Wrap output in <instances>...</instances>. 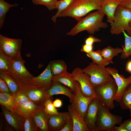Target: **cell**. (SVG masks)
<instances>
[{
  "label": "cell",
  "mask_w": 131,
  "mask_h": 131,
  "mask_svg": "<svg viewBox=\"0 0 131 131\" xmlns=\"http://www.w3.org/2000/svg\"><path fill=\"white\" fill-rule=\"evenodd\" d=\"M105 15L98 10L89 13L78 21L76 25L66 34L74 36L85 31L93 35L101 28H107L108 26L107 23L103 21Z\"/></svg>",
  "instance_id": "cell-1"
},
{
  "label": "cell",
  "mask_w": 131,
  "mask_h": 131,
  "mask_svg": "<svg viewBox=\"0 0 131 131\" xmlns=\"http://www.w3.org/2000/svg\"><path fill=\"white\" fill-rule=\"evenodd\" d=\"M105 0H74L59 17H69L78 21L91 11L98 10Z\"/></svg>",
  "instance_id": "cell-2"
},
{
  "label": "cell",
  "mask_w": 131,
  "mask_h": 131,
  "mask_svg": "<svg viewBox=\"0 0 131 131\" xmlns=\"http://www.w3.org/2000/svg\"><path fill=\"white\" fill-rule=\"evenodd\" d=\"M109 109L102 103L101 105L95 123V131H114L115 125L122 123V117L112 114Z\"/></svg>",
  "instance_id": "cell-3"
},
{
  "label": "cell",
  "mask_w": 131,
  "mask_h": 131,
  "mask_svg": "<svg viewBox=\"0 0 131 131\" xmlns=\"http://www.w3.org/2000/svg\"><path fill=\"white\" fill-rule=\"evenodd\" d=\"M131 21V9L119 5L115 10L113 23L111 25L110 33L113 34L118 35L124 31L131 36L130 26Z\"/></svg>",
  "instance_id": "cell-4"
},
{
  "label": "cell",
  "mask_w": 131,
  "mask_h": 131,
  "mask_svg": "<svg viewBox=\"0 0 131 131\" xmlns=\"http://www.w3.org/2000/svg\"><path fill=\"white\" fill-rule=\"evenodd\" d=\"M82 70L88 75L94 88L104 85L114 80L106 68L92 62Z\"/></svg>",
  "instance_id": "cell-5"
},
{
  "label": "cell",
  "mask_w": 131,
  "mask_h": 131,
  "mask_svg": "<svg viewBox=\"0 0 131 131\" xmlns=\"http://www.w3.org/2000/svg\"><path fill=\"white\" fill-rule=\"evenodd\" d=\"M96 97L109 109L115 108L114 97L117 90V87L114 80L102 86L94 88Z\"/></svg>",
  "instance_id": "cell-6"
},
{
  "label": "cell",
  "mask_w": 131,
  "mask_h": 131,
  "mask_svg": "<svg viewBox=\"0 0 131 131\" xmlns=\"http://www.w3.org/2000/svg\"><path fill=\"white\" fill-rule=\"evenodd\" d=\"M12 71L9 74L20 88L34 77L25 68V61L21 57L16 60L12 59Z\"/></svg>",
  "instance_id": "cell-7"
},
{
  "label": "cell",
  "mask_w": 131,
  "mask_h": 131,
  "mask_svg": "<svg viewBox=\"0 0 131 131\" xmlns=\"http://www.w3.org/2000/svg\"><path fill=\"white\" fill-rule=\"evenodd\" d=\"M22 41L20 39L8 38L0 34V50L13 60L21 57V50Z\"/></svg>",
  "instance_id": "cell-8"
},
{
  "label": "cell",
  "mask_w": 131,
  "mask_h": 131,
  "mask_svg": "<svg viewBox=\"0 0 131 131\" xmlns=\"http://www.w3.org/2000/svg\"><path fill=\"white\" fill-rule=\"evenodd\" d=\"M72 74L74 80L79 83L81 91L83 95L87 97H96L94 87L91 83L88 76L83 72L82 69L77 67Z\"/></svg>",
  "instance_id": "cell-9"
},
{
  "label": "cell",
  "mask_w": 131,
  "mask_h": 131,
  "mask_svg": "<svg viewBox=\"0 0 131 131\" xmlns=\"http://www.w3.org/2000/svg\"><path fill=\"white\" fill-rule=\"evenodd\" d=\"M20 90L26 94L30 101L36 103L44 104L48 99L47 90L34 85L26 84L21 87Z\"/></svg>",
  "instance_id": "cell-10"
},
{
  "label": "cell",
  "mask_w": 131,
  "mask_h": 131,
  "mask_svg": "<svg viewBox=\"0 0 131 131\" xmlns=\"http://www.w3.org/2000/svg\"><path fill=\"white\" fill-rule=\"evenodd\" d=\"M76 83V92L71 104L83 118L89 104L94 98L83 95L81 91L79 83L77 81Z\"/></svg>",
  "instance_id": "cell-11"
},
{
  "label": "cell",
  "mask_w": 131,
  "mask_h": 131,
  "mask_svg": "<svg viewBox=\"0 0 131 131\" xmlns=\"http://www.w3.org/2000/svg\"><path fill=\"white\" fill-rule=\"evenodd\" d=\"M102 103L97 97L94 98L88 106L83 119L89 131H95V124L99 107Z\"/></svg>",
  "instance_id": "cell-12"
},
{
  "label": "cell",
  "mask_w": 131,
  "mask_h": 131,
  "mask_svg": "<svg viewBox=\"0 0 131 131\" xmlns=\"http://www.w3.org/2000/svg\"><path fill=\"white\" fill-rule=\"evenodd\" d=\"M106 68L117 85V90L114 99L118 102L126 89L131 83V75L127 78H125L123 75L119 74L117 70L115 68L111 67Z\"/></svg>",
  "instance_id": "cell-13"
},
{
  "label": "cell",
  "mask_w": 131,
  "mask_h": 131,
  "mask_svg": "<svg viewBox=\"0 0 131 131\" xmlns=\"http://www.w3.org/2000/svg\"><path fill=\"white\" fill-rule=\"evenodd\" d=\"M53 76L49 62L45 69L41 74L33 78L25 85H34L47 90L51 87L53 85L52 79Z\"/></svg>",
  "instance_id": "cell-14"
},
{
  "label": "cell",
  "mask_w": 131,
  "mask_h": 131,
  "mask_svg": "<svg viewBox=\"0 0 131 131\" xmlns=\"http://www.w3.org/2000/svg\"><path fill=\"white\" fill-rule=\"evenodd\" d=\"M2 113L8 123L17 131H24L25 118L19 113L15 114L1 105Z\"/></svg>",
  "instance_id": "cell-15"
},
{
  "label": "cell",
  "mask_w": 131,
  "mask_h": 131,
  "mask_svg": "<svg viewBox=\"0 0 131 131\" xmlns=\"http://www.w3.org/2000/svg\"><path fill=\"white\" fill-rule=\"evenodd\" d=\"M70 116L68 112H60L56 114L49 115L48 122L49 131H60Z\"/></svg>",
  "instance_id": "cell-16"
},
{
  "label": "cell",
  "mask_w": 131,
  "mask_h": 131,
  "mask_svg": "<svg viewBox=\"0 0 131 131\" xmlns=\"http://www.w3.org/2000/svg\"><path fill=\"white\" fill-rule=\"evenodd\" d=\"M123 0H105L99 9L98 10L106 16L107 22L110 25L113 23L117 8Z\"/></svg>",
  "instance_id": "cell-17"
},
{
  "label": "cell",
  "mask_w": 131,
  "mask_h": 131,
  "mask_svg": "<svg viewBox=\"0 0 131 131\" xmlns=\"http://www.w3.org/2000/svg\"><path fill=\"white\" fill-rule=\"evenodd\" d=\"M53 81L52 86L46 91L48 99L54 95L62 94L66 96L69 99L72 103L74 98V94L68 87L57 82Z\"/></svg>",
  "instance_id": "cell-18"
},
{
  "label": "cell",
  "mask_w": 131,
  "mask_h": 131,
  "mask_svg": "<svg viewBox=\"0 0 131 131\" xmlns=\"http://www.w3.org/2000/svg\"><path fill=\"white\" fill-rule=\"evenodd\" d=\"M44 104L41 105L35 110L33 117L37 125L41 131H49L48 122L49 115L44 110Z\"/></svg>",
  "instance_id": "cell-19"
},
{
  "label": "cell",
  "mask_w": 131,
  "mask_h": 131,
  "mask_svg": "<svg viewBox=\"0 0 131 131\" xmlns=\"http://www.w3.org/2000/svg\"><path fill=\"white\" fill-rule=\"evenodd\" d=\"M68 110L73 122V131H89L83 118L71 104Z\"/></svg>",
  "instance_id": "cell-20"
},
{
  "label": "cell",
  "mask_w": 131,
  "mask_h": 131,
  "mask_svg": "<svg viewBox=\"0 0 131 131\" xmlns=\"http://www.w3.org/2000/svg\"><path fill=\"white\" fill-rule=\"evenodd\" d=\"M52 80L59 82L69 88L74 94L76 92V81L72 73L66 71L62 74L53 76Z\"/></svg>",
  "instance_id": "cell-21"
},
{
  "label": "cell",
  "mask_w": 131,
  "mask_h": 131,
  "mask_svg": "<svg viewBox=\"0 0 131 131\" xmlns=\"http://www.w3.org/2000/svg\"><path fill=\"white\" fill-rule=\"evenodd\" d=\"M0 104L7 109L13 113H18L17 110V106L14 97L12 94H9L0 91Z\"/></svg>",
  "instance_id": "cell-22"
},
{
  "label": "cell",
  "mask_w": 131,
  "mask_h": 131,
  "mask_svg": "<svg viewBox=\"0 0 131 131\" xmlns=\"http://www.w3.org/2000/svg\"><path fill=\"white\" fill-rule=\"evenodd\" d=\"M42 104H43L36 103L30 100L17 106L16 109L17 112L25 118L33 116L36 110Z\"/></svg>",
  "instance_id": "cell-23"
},
{
  "label": "cell",
  "mask_w": 131,
  "mask_h": 131,
  "mask_svg": "<svg viewBox=\"0 0 131 131\" xmlns=\"http://www.w3.org/2000/svg\"><path fill=\"white\" fill-rule=\"evenodd\" d=\"M118 102L122 109L129 110L131 117V83L126 89Z\"/></svg>",
  "instance_id": "cell-24"
},
{
  "label": "cell",
  "mask_w": 131,
  "mask_h": 131,
  "mask_svg": "<svg viewBox=\"0 0 131 131\" xmlns=\"http://www.w3.org/2000/svg\"><path fill=\"white\" fill-rule=\"evenodd\" d=\"M123 51V49L118 47L113 48L110 45L100 50V53L104 59L110 64H113V58L117 56Z\"/></svg>",
  "instance_id": "cell-25"
},
{
  "label": "cell",
  "mask_w": 131,
  "mask_h": 131,
  "mask_svg": "<svg viewBox=\"0 0 131 131\" xmlns=\"http://www.w3.org/2000/svg\"><path fill=\"white\" fill-rule=\"evenodd\" d=\"M50 68L53 76L57 75L67 71L66 63L61 60H54L49 62Z\"/></svg>",
  "instance_id": "cell-26"
},
{
  "label": "cell",
  "mask_w": 131,
  "mask_h": 131,
  "mask_svg": "<svg viewBox=\"0 0 131 131\" xmlns=\"http://www.w3.org/2000/svg\"><path fill=\"white\" fill-rule=\"evenodd\" d=\"M12 59L6 55L0 50V71L8 74L12 71Z\"/></svg>",
  "instance_id": "cell-27"
},
{
  "label": "cell",
  "mask_w": 131,
  "mask_h": 131,
  "mask_svg": "<svg viewBox=\"0 0 131 131\" xmlns=\"http://www.w3.org/2000/svg\"><path fill=\"white\" fill-rule=\"evenodd\" d=\"M0 77L6 82L12 94H15L20 90L19 86L8 74L0 71Z\"/></svg>",
  "instance_id": "cell-28"
},
{
  "label": "cell",
  "mask_w": 131,
  "mask_h": 131,
  "mask_svg": "<svg viewBox=\"0 0 131 131\" xmlns=\"http://www.w3.org/2000/svg\"><path fill=\"white\" fill-rule=\"evenodd\" d=\"M100 51L99 49L95 51L92 50L86 54L87 56L92 59V62L105 67L109 64L103 58L100 53Z\"/></svg>",
  "instance_id": "cell-29"
},
{
  "label": "cell",
  "mask_w": 131,
  "mask_h": 131,
  "mask_svg": "<svg viewBox=\"0 0 131 131\" xmlns=\"http://www.w3.org/2000/svg\"><path fill=\"white\" fill-rule=\"evenodd\" d=\"M123 33L124 37V46H123L121 57L122 59H126L131 56V36L128 34L124 31Z\"/></svg>",
  "instance_id": "cell-30"
},
{
  "label": "cell",
  "mask_w": 131,
  "mask_h": 131,
  "mask_svg": "<svg viewBox=\"0 0 131 131\" xmlns=\"http://www.w3.org/2000/svg\"><path fill=\"white\" fill-rule=\"evenodd\" d=\"M18 4H10L4 0H0V28L1 29L3 25L6 16L9 9L14 6H16Z\"/></svg>",
  "instance_id": "cell-31"
},
{
  "label": "cell",
  "mask_w": 131,
  "mask_h": 131,
  "mask_svg": "<svg viewBox=\"0 0 131 131\" xmlns=\"http://www.w3.org/2000/svg\"><path fill=\"white\" fill-rule=\"evenodd\" d=\"M74 0H60L58 1L57 5V11L55 14L51 18L53 22L55 23L57 18L59 17L61 13L66 9Z\"/></svg>",
  "instance_id": "cell-32"
},
{
  "label": "cell",
  "mask_w": 131,
  "mask_h": 131,
  "mask_svg": "<svg viewBox=\"0 0 131 131\" xmlns=\"http://www.w3.org/2000/svg\"><path fill=\"white\" fill-rule=\"evenodd\" d=\"M35 5H42L46 6L49 10L57 9V0H31Z\"/></svg>",
  "instance_id": "cell-33"
},
{
  "label": "cell",
  "mask_w": 131,
  "mask_h": 131,
  "mask_svg": "<svg viewBox=\"0 0 131 131\" xmlns=\"http://www.w3.org/2000/svg\"><path fill=\"white\" fill-rule=\"evenodd\" d=\"M24 127L25 131H37L38 128L33 116L25 118Z\"/></svg>",
  "instance_id": "cell-34"
},
{
  "label": "cell",
  "mask_w": 131,
  "mask_h": 131,
  "mask_svg": "<svg viewBox=\"0 0 131 131\" xmlns=\"http://www.w3.org/2000/svg\"><path fill=\"white\" fill-rule=\"evenodd\" d=\"M13 95L15 98L17 107L30 101L26 94L20 90L17 93Z\"/></svg>",
  "instance_id": "cell-35"
},
{
  "label": "cell",
  "mask_w": 131,
  "mask_h": 131,
  "mask_svg": "<svg viewBox=\"0 0 131 131\" xmlns=\"http://www.w3.org/2000/svg\"><path fill=\"white\" fill-rule=\"evenodd\" d=\"M52 99L51 97L48 98L44 104V111L49 115L56 114L59 113L58 110L53 105Z\"/></svg>",
  "instance_id": "cell-36"
},
{
  "label": "cell",
  "mask_w": 131,
  "mask_h": 131,
  "mask_svg": "<svg viewBox=\"0 0 131 131\" xmlns=\"http://www.w3.org/2000/svg\"><path fill=\"white\" fill-rule=\"evenodd\" d=\"M74 123L70 115L68 118L63 128L60 131H73Z\"/></svg>",
  "instance_id": "cell-37"
},
{
  "label": "cell",
  "mask_w": 131,
  "mask_h": 131,
  "mask_svg": "<svg viewBox=\"0 0 131 131\" xmlns=\"http://www.w3.org/2000/svg\"><path fill=\"white\" fill-rule=\"evenodd\" d=\"M0 91L12 95L7 83L1 77H0Z\"/></svg>",
  "instance_id": "cell-38"
},
{
  "label": "cell",
  "mask_w": 131,
  "mask_h": 131,
  "mask_svg": "<svg viewBox=\"0 0 131 131\" xmlns=\"http://www.w3.org/2000/svg\"><path fill=\"white\" fill-rule=\"evenodd\" d=\"M101 41V40L100 39L90 35L85 39V44H87L93 45L94 43L100 42Z\"/></svg>",
  "instance_id": "cell-39"
},
{
  "label": "cell",
  "mask_w": 131,
  "mask_h": 131,
  "mask_svg": "<svg viewBox=\"0 0 131 131\" xmlns=\"http://www.w3.org/2000/svg\"><path fill=\"white\" fill-rule=\"evenodd\" d=\"M93 49V45H89L85 44L82 45L80 51L81 52H84L87 53L92 51Z\"/></svg>",
  "instance_id": "cell-40"
},
{
  "label": "cell",
  "mask_w": 131,
  "mask_h": 131,
  "mask_svg": "<svg viewBox=\"0 0 131 131\" xmlns=\"http://www.w3.org/2000/svg\"><path fill=\"white\" fill-rule=\"evenodd\" d=\"M120 125L124 127L128 131H131V119L124 121Z\"/></svg>",
  "instance_id": "cell-41"
},
{
  "label": "cell",
  "mask_w": 131,
  "mask_h": 131,
  "mask_svg": "<svg viewBox=\"0 0 131 131\" xmlns=\"http://www.w3.org/2000/svg\"><path fill=\"white\" fill-rule=\"evenodd\" d=\"M120 5L131 9V0H123Z\"/></svg>",
  "instance_id": "cell-42"
},
{
  "label": "cell",
  "mask_w": 131,
  "mask_h": 131,
  "mask_svg": "<svg viewBox=\"0 0 131 131\" xmlns=\"http://www.w3.org/2000/svg\"><path fill=\"white\" fill-rule=\"evenodd\" d=\"M53 103L56 108L61 107L63 105L62 101L58 98L55 99L53 102Z\"/></svg>",
  "instance_id": "cell-43"
},
{
  "label": "cell",
  "mask_w": 131,
  "mask_h": 131,
  "mask_svg": "<svg viewBox=\"0 0 131 131\" xmlns=\"http://www.w3.org/2000/svg\"><path fill=\"white\" fill-rule=\"evenodd\" d=\"M125 70L127 72L131 74V60L128 61L126 63Z\"/></svg>",
  "instance_id": "cell-44"
},
{
  "label": "cell",
  "mask_w": 131,
  "mask_h": 131,
  "mask_svg": "<svg viewBox=\"0 0 131 131\" xmlns=\"http://www.w3.org/2000/svg\"><path fill=\"white\" fill-rule=\"evenodd\" d=\"M114 131H128L123 126L120 125L119 126H115L114 128Z\"/></svg>",
  "instance_id": "cell-45"
},
{
  "label": "cell",
  "mask_w": 131,
  "mask_h": 131,
  "mask_svg": "<svg viewBox=\"0 0 131 131\" xmlns=\"http://www.w3.org/2000/svg\"><path fill=\"white\" fill-rule=\"evenodd\" d=\"M130 26L131 30V21L130 22Z\"/></svg>",
  "instance_id": "cell-46"
}]
</instances>
